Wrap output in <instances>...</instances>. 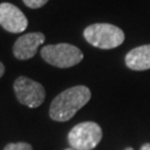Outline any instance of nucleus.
<instances>
[{"label": "nucleus", "mask_w": 150, "mask_h": 150, "mask_svg": "<svg viewBox=\"0 0 150 150\" xmlns=\"http://www.w3.org/2000/svg\"><path fill=\"white\" fill-rule=\"evenodd\" d=\"M45 35L42 32H29L22 35L13 45V56L18 60H28L35 57L39 46L45 42Z\"/></svg>", "instance_id": "7"}, {"label": "nucleus", "mask_w": 150, "mask_h": 150, "mask_svg": "<svg viewBox=\"0 0 150 150\" xmlns=\"http://www.w3.org/2000/svg\"><path fill=\"white\" fill-rule=\"evenodd\" d=\"M83 37L91 46L100 49H113L125 41V33L110 23H93L85 29Z\"/></svg>", "instance_id": "2"}, {"label": "nucleus", "mask_w": 150, "mask_h": 150, "mask_svg": "<svg viewBox=\"0 0 150 150\" xmlns=\"http://www.w3.org/2000/svg\"><path fill=\"white\" fill-rule=\"evenodd\" d=\"M140 150H150V144H145L141 146Z\"/></svg>", "instance_id": "12"}, {"label": "nucleus", "mask_w": 150, "mask_h": 150, "mask_svg": "<svg viewBox=\"0 0 150 150\" xmlns=\"http://www.w3.org/2000/svg\"><path fill=\"white\" fill-rule=\"evenodd\" d=\"M4 74H5V66H4V64L0 61V78L4 76Z\"/></svg>", "instance_id": "11"}, {"label": "nucleus", "mask_w": 150, "mask_h": 150, "mask_svg": "<svg viewBox=\"0 0 150 150\" xmlns=\"http://www.w3.org/2000/svg\"><path fill=\"white\" fill-rule=\"evenodd\" d=\"M64 150H75L74 148H68V149H64Z\"/></svg>", "instance_id": "14"}, {"label": "nucleus", "mask_w": 150, "mask_h": 150, "mask_svg": "<svg viewBox=\"0 0 150 150\" xmlns=\"http://www.w3.org/2000/svg\"><path fill=\"white\" fill-rule=\"evenodd\" d=\"M4 150H32V146L28 142H11L6 146Z\"/></svg>", "instance_id": "9"}, {"label": "nucleus", "mask_w": 150, "mask_h": 150, "mask_svg": "<svg viewBox=\"0 0 150 150\" xmlns=\"http://www.w3.org/2000/svg\"><path fill=\"white\" fill-rule=\"evenodd\" d=\"M13 90L18 101L29 108H38L46 99V90L42 85L25 76L17 78Z\"/></svg>", "instance_id": "5"}, {"label": "nucleus", "mask_w": 150, "mask_h": 150, "mask_svg": "<svg viewBox=\"0 0 150 150\" xmlns=\"http://www.w3.org/2000/svg\"><path fill=\"white\" fill-rule=\"evenodd\" d=\"M102 129L93 121L78 123L68 134V141L75 150H92L101 141Z\"/></svg>", "instance_id": "4"}, {"label": "nucleus", "mask_w": 150, "mask_h": 150, "mask_svg": "<svg viewBox=\"0 0 150 150\" xmlns=\"http://www.w3.org/2000/svg\"><path fill=\"white\" fill-rule=\"evenodd\" d=\"M126 66L129 69L144 71L150 69V45L139 46L126 54Z\"/></svg>", "instance_id": "8"}, {"label": "nucleus", "mask_w": 150, "mask_h": 150, "mask_svg": "<svg viewBox=\"0 0 150 150\" xmlns=\"http://www.w3.org/2000/svg\"><path fill=\"white\" fill-rule=\"evenodd\" d=\"M125 150H134V148H131V147H128V148H126Z\"/></svg>", "instance_id": "13"}, {"label": "nucleus", "mask_w": 150, "mask_h": 150, "mask_svg": "<svg viewBox=\"0 0 150 150\" xmlns=\"http://www.w3.org/2000/svg\"><path fill=\"white\" fill-rule=\"evenodd\" d=\"M0 26L11 33L23 32L28 27V19L18 7L9 2L0 4Z\"/></svg>", "instance_id": "6"}, {"label": "nucleus", "mask_w": 150, "mask_h": 150, "mask_svg": "<svg viewBox=\"0 0 150 150\" xmlns=\"http://www.w3.org/2000/svg\"><path fill=\"white\" fill-rule=\"evenodd\" d=\"M23 4L27 6L28 8H32V9H38L45 6L49 0H22Z\"/></svg>", "instance_id": "10"}, {"label": "nucleus", "mask_w": 150, "mask_h": 150, "mask_svg": "<svg viewBox=\"0 0 150 150\" xmlns=\"http://www.w3.org/2000/svg\"><path fill=\"white\" fill-rule=\"evenodd\" d=\"M40 54L47 64L62 69L74 67L83 59L82 51L78 47L70 43L45 46L41 49Z\"/></svg>", "instance_id": "3"}, {"label": "nucleus", "mask_w": 150, "mask_h": 150, "mask_svg": "<svg viewBox=\"0 0 150 150\" xmlns=\"http://www.w3.org/2000/svg\"><path fill=\"white\" fill-rule=\"evenodd\" d=\"M90 98L91 91L88 87L75 86L68 88L52 100L49 108V116L54 121H68L86 106Z\"/></svg>", "instance_id": "1"}]
</instances>
